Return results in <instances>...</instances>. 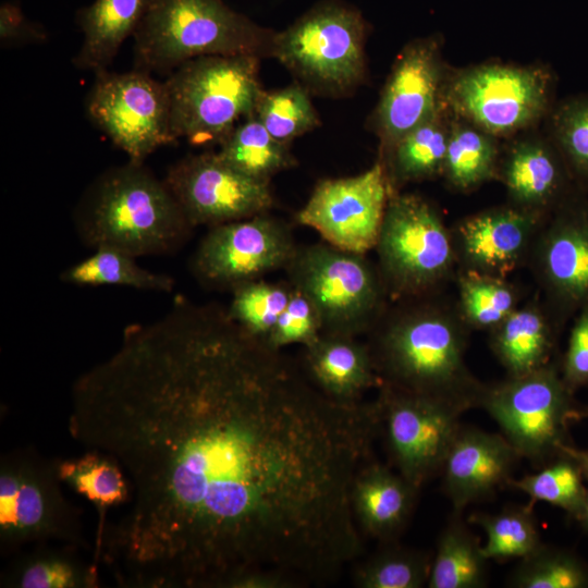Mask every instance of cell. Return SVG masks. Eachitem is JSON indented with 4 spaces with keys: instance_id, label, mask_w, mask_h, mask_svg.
Here are the masks:
<instances>
[{
    "instance_id": "1",
    "label": "cell",
    "mask_w": 588,
    "mask_h": 588,
    "mask_svg": "<svg viewBox=\"0 0 588 588\" xmlns=\"http://www.w3.org/2000/svg\"><path fill=\"white\" fill-rule=\"evenodd\" d=\"M69 431L119 464L130 507L99 553L139 588H292L355 548L372 418L320 391L226 308L182 296L74 382Z\"/></svg>"
},
{
    "instance_id": "2",
    "label": "cell",
    "mask_w": 588,
    "mask_h": 588,
    "mask_svg": "<svg viewBox=\"0 0 588 588\" xmlns=\"http://www.w3.org/2000/svg\"><path fill=\"white\" fill-rule=\"evenodd\" d=\"M440 293L396 302L370 331L368 345L381 384L433 399L462 413L480 408L486 383L468 368L470 329L456 302Z\"/></svg>"
},
{
    "instance_id": "3",
    "label": "cell",
    "mask_w": 588,
    "mask_h": 588,
    "mask_svg": "<svg viewBox=\"0 0 588 588\" xmlns=\"http://www.w3.org/2000/svg\"><path fill=\"white\" fill-rule=\"evenodd\" d=\"M75 224L94 249L110 247L134 257L175 250L193 230L166 182L133 160L91 183L76 208Z\"/></svg>"
},
{
    "instance_id": "4",
    "label": "cell",
    "mask_w": 588,
    "mask_h": 588,
    "mask_svg": "<svg viewBox=\"0 0 588 588\" xmlns=\"http://www.w3.org/2000/svg\"><path fill=\"white\" fill-rule=\"evenodd\" d=\"M274 34L223 0H150L133 35L134 69L169 75L198 57H270Z\"/></svg>"
},
{
    "instance_id": "5",
    "label": "cell",
    "mask_w": 588,
    "mask_h": 588,
    "mask_svg": "<svg viewBox=\"0 0 588 588\" xmlns=\"http://www.w3.org/2000/svg\"><path fill=\"white\" fill-rule=\"evenodd\" d=\"M367 32V22L354 5L322 0L275 32L270 57L309 93L345 96L365 78Z\"/></svg>"
},
{
    "instance_id": "6",
    "label": "cell",
    "mask_w": 588,
    "mask_h": 588,
    "mask_svg": "<svg viewBox=\"0 0 588 588\" xmlns=\"http://www.w3.org/2000/svg\"><path fill=\"white\" fill-rule=\"evenodd\" d=\"M255 56L192 59L166 78L172 134L193 146L218 145L254 114L262 91Z\"/></svg>"
},
{
    "instance_id": "7",
    "label": "cell",
    "mask_w": 588,
    "mask_h": 588,
    "mask_svg": "<svg viewBox=\"0 0 588 588\" xmlns=\"http://www.w3.org/2000/svg\"><path fill=\"white\" fill-rule=\"evenodd\" d=\"M378 270L393 302L440 293L457 271L451 228L420 195H390L378 241Z\"/></svg>"
},
{
    "instance_id": "8",
    "label": "cell",
    "mask_w": 588,
    "mask_h": 588,
    "mask_svg": "<svg viewBox=\"0 0 588 588\" xmlns=\"http://www.w3.org/2000/svg\"><path fill=\"white\" fill-rule=\"evenodd\" d=\"M285 270L290 284L316 307L323 333L356 338L370 332L388 309L378 267L365 254L327 242L297 246Z\"/></svg>"
},
{
    "instance_id": "9",
    "label": "cell",
    "mask_w": 588,
    "mask_h": 588,
    "mask_svg": "<svg viewBox=\"0 0 588 588\" xmlns=\"http://www.w3.org/2000/svg\"><path fill=\"white\" fill-rule=\"evenodd\" d=\"M480 408L498 424L519 457L536 468L562 454L569 443V426L581 419V408L555 360L528 375L486 384Z\"/></svg>"
},
{
    "instance_id": "10",
    "label": "cell",
    "mask_w": 588,
    "mask_h": 588,
    "mask_svg": "<svg viewBox=\"0 0 588 588\" xmlns=\"http://www.w3.org/2000/svg\"><path fill=\"white\" fill-rule=\"evenodd\" d=\"M552 95L547 66L488 62L450 72L444 103L451 115L501 138L548 118Z\"/></svg>"
},
{
    "instance_id": "11",
    "label": "cell",
    "mask_w": 588,
    "mask_h": 588,
    "mask_svg": "<svg viewBox=\"0 0 588 588\" xmlns=\"http://www.w3.org/2000/svg\"><path fill=\"white\" fill-rule=\"evenodd\" d=\"M57 462L30 450L5 454L0 466V541L4 549L50 539L79 540L77 516L60 489Z\"/></svg>"
},
{
    "instance_id": "12",
    "label": "cell",
    "mask_w": 588,
    "mask_h": 588,
    "mask_svg": "<svg viewBox=\"0 0 588 588\" xmlns=\"http://www.w3.org/2000/svg\"><path fill=\"white\" fill-rule=\"evenodd\" d=\"M95 75L87 114L128 160L144 162L157 149L176 143L164 81L136 69Z\"/></svg>"
},
{
    "instance_id": "13",
    "label": "cell",
    "mask_w": 588,
    "mask_h": 588,
    "mask_svg": "<svg viewBox=\"0 0 588 588\" xmlns=\"http://www.w3.org/2000/svg\"><path fill=\"white\" fill-rule=\"evenodd\" d=\"M526 265L561 329L588 306V198L578 188L539 228Z\"/></svg>"
},
{
    "instance_id": "14",
    "label": "cell",
    "mask_w": 588,
    "mask_h": 588,
    "mask_svg": "<svg viewBox=\"0 0 588 588\" xmlns=\"http://www.w3.org/2000/svg\"><path fill=\"white\" fill-rule=\"evenodd\" d=\"M380 432L391 463L417 488L441 473L462 427V412L446 403L379 387Z\"/></svg>"
},
{
    "instance_id": "15",
    "label": "cell",
    "mask_w": 588,
    "mask_h": 588,
    "mask_svg": "<svg viewBox=\"0 0 588 588\" xmlns=\"http://www.w3.org/2000/svg\"><path fill=\"white\" fill-rule=\"evenodd\" d=\"M296 249L290 226L264 212L209 228L195 250L192 269L204 284L232 291L285 269Z\"/></svg>"
},
{
    "instance_id": "16",
    "label": "cell",
    "mask_w": 588,
    "mask_h": 588,
    "mask_svg": "<svg viewBox=\"0 0 588 588\" xmlns=\"http://www.w3.org/2000/svg\"><path fill=\"white\" fill-rule=\"evenodd\" d=\"M390 195L378 160L360 174L318 182L296 220L335 247L366 254L376 247Z\"/></svg>"
},
{
    "instance_id": "17",
    "label": "cell",
    "mask_w": 588,
    "mask_h": 588,
    "mask_svg": "<svg viewBox=\"0 0 588 588\" xmlns=\"http://www.w3.org/2000/svg\"><path fill=\"white\" fill-rule=\"evenodd\" d=\"M163 181L193 228L249 218L273 205L270 183L244 175L216 151L184 157Z\"/></svg>"
},
{
    "instance_id": "18",
    "label": "cell",
    "mask_w": 588,
    "mask_h": 588,
    "mask_svg": "<svg viewBox=\"0 0 588 588\" xmlns=\"http://www.w3.org/2000/svg\"><path fill=\"white\" fill-rule=\"evenodd\" d=\"M450 71L434 36L416 38L399 53L372 114L380 156L445 107Z\"/></svg>"
},
{
    "instance_id": "19",
    "label": "cell",
    "mask_w": 588,
    "mask_h": 588,
    "mask_svg": "<svg viewBox=\"0 0 588 588\" xmlns=\"http://www.w3.org/2000/svg\"><path fill=\"white\" fill-rule=\"evenodd\" d=\"M544 220L510 203L458 220L451 228L457 270L507 278L526 265Z\"/></svg>"
},
{
    "instance_id": "20",
    "label": "cell",
    "mask_w": 588,
    "mask_h": 588,
    "mask_svg": "<svg viewBox=\"0 0 588 588\" xmlns=\"http://www.w3.org/2000/svg\"><path fill=\"white\" fill-rule=\"evenodd\" d=\"M497 180L510 204L543 218L579 188L550 137L538 135L515 137L502 148Z\"/></svg>"
},
{
    "instance_id": "21",
    "label": "cell",
    "mask_w": 588,
    "mask_h": 588,
    "mask_svg": "<svg viewBox=\"0 0 588 588\" xmlns=\"http://www.w3.org/2000/svg\"><path fill=\"white\" fill-rule=\"evenodd\" d=\"M518 460L502 434L462 426L440 473L453 512L462 513L469 504L487 500L509 486Z\"/></svg>"
},
{
    "instance_id": "22",
    "label": "cell",
    "mask_w": 588,
    "mask_h": 588,
    "mask_svg": "<svg viewBox=\"0 0 588 588\" xmlns=\"http://www.w3.org/2000/svg\"><path fill=\"white\" fill-rule=\"evenodd\" d=\"M305 367L320 391L341 402L359 401L381 384L368 345L355 336L322 332L305 347Z\"/></svg>"
},
{
    "instance_id": "23",
    "label": "cell",
    "mask_w": 588,
    "mask_h": 588,
    "mask_svg": "<svg viewBox=\"0 0 588 588\" xmlns=\"http://www.w3.org/2000/svg\"><path fill=\"white\" fill-rule=\"evenodd\" d=\"M418 489L399 473L369 462L357 474L352 488L353 511L362 532L390 542L405 528Z\"/></svg>"
},
{
    "instance_id": "24",
    "label": "cell",
    "mask_w": 588,
    "mask_h": 588,
    "mask_svg": "<svg viewBox=\"0 0 588 588\" xmlns=\"http://www.w3.org/2000/svg\"><path fill=\"white\" fill-rule=\"evenodd\" d=\"M559 329L543 302L534 298L489 331V345L507 377H522L553 362Z\"/></svg>"
},
{
    "instance_id": "25",
    "label": "cell",
    "mask_w": 588,
    "mask_h": 588,
    "mask_svg": "<svg viewBox=\"0 0 588 588\" xmlns=\"http://www.w3.org/2000/svg\"><path fill=\"white\" fill-rule=\"evenodd\" d=\"M150 0H94L76 12L83 40L73 65L94 74L108 70L122 44L133 37Z\"/></svg>"
},
{
    "instance_id": "26",
    "label": "cell",
    "mask_w": 588,
    "mask_h": 588,
    "mask_svg": "<svg viewBox=\"0 0 588 588\" xmlns=\"http://www.w3.org/2000/svg\"><path fill=\"white\" fill-rule=\"evenodd\" d=\"M451 114L446 106L406 133L380 156L391 194L408 183L442 175L450 133Z\"/></svg>"
},
{
    "instance_id": "27",
    "label": "cell",
    "mask_w": 588,
    "mask_h": 588,
    "mask_svg": "<svg viewBox=\"0 0 588 588\" xmlns=\"http://www.w3.org/2000/svg\"><path fill=\"white\" fill-rule=\"evenodd\" d=\"M499 138L451 115L442 177L449 187L469 193L498 179Z\"/></svg>"
},
{
    "instance_id": "28",
    "label": "cell",
    "mask_w": 588,
    "mask_h": 588,
    "mask_svg": "<svg viewBox=\"0 0 588 588\" xmlns=\"http://www.w3.org/2000/svg\"><path fill=\"white\" fill-rule=\"evenodd\" d=\"M218 147L220 159L258 182L270 183L297 164L290 145L274 138L254 114L237 123Z\"/></svg>"
},
{
    "instance_id": "29",
    "label": "cell",
    "mask_w": 588,
    "mask_h": 588,
    "mask_svg": "<svg viewBox=\"0 0 588 588\" xmlns=\"http://www.w3.org/2000/svg\"><path fill=\"white\" fill-rule=\"evenodd\" d=\"M453 512L442 529L431 561L429 588H481L488 584V559L477 538Z\"/></svg>"
},
{
    "instance_id": "30",
    "label": "cell",
    "mask_w": 588,
    "mask_h": 588,
    "mask_svg": "<svg viewBox=\"0 0 588 588\" xmlns=\"http://www.w3.org/2000/svg\"><path fill=\"white\" fill-rule=\"evenodd\" d=\"M60 278L77 286L117 285L156 292H171L174 287L170 275L149 271L136 262V257L110 247L96 248Z\"/></svg>"
},
{
    "instance_id": "31",
    "label": "cell",
    "mask_w": 588,
    "mask_h": 588,
    "mask_svg": "<svg viewBox=\"0 0 588 588\" xmlns=\"http://www.w3.org/2000/svg\"><path fill=\"white\" fill-rule=\"evenodd\" d=\"M457 309L470 330L490 331L511 315L520 301L507 278L457 270Z\"/></svg>"
},
{
    "instance_id": "32",
    "label": "cell",
    "mask_w": 588,
    "mask_h": 588,
    "mask_svg": "<svg viewBox=\"0 0 588 588\" xmlns=\"http://www.w3.org/2000/svg\"><path fill=\"white\" fill-rule=\"evenodd\" d=\"M57 469L61 481L93 503L99 515L130 501L131 488L123 470L100 452L87 450L79 457L57 462Z\"/></svg>"
},
{
    "instance_id": "33",
    "label": "cell",
    "mask_w": 588,
    "mask_h": 588,
    "mask_svg": "<svg viewBox=\"0 0 588 588\" xmlns=\"http://www.w3.org/2000/svg\"><path fill=\"white\" fill-rule=\"evenodd\" d=\"M470 520L486 532L481 550L488 560L523 559L543 543L530 504L510 505L492 514L475 513Z\"/></svg>"
},
{
    "instance_id": "34",
    "label": "cell",
    "mask_w": 588,
    "mask_h": 588,
    "mask_svg": "<svg viewBox=\"0 0 588 588\" xmlns=\"http://www.w3.org/2000/svg\"><path fill=\"white\" fill-rule=\"evenodd\" d=\"M293 293L290 282L249 281L232 290L230 318L247 334L266 342Z\"/></svg>"
},
{
    "instance_id": "35",
    "label": "cell",
    "mask_w": 588,
    "mask_h": 588,
    "mask_svg": "<svg viewBox=\"0 0 588 588\" xmlns=\"http://www.w3.org/2000/svg\"><path fill=\"white\" fill-rule=\"evenodd\" d=\"M254 115L274 138L289 145L320 125L310 93L297 82L280 89H262Z\"/></svg>"
},
{
    "instance_id": "36",
    "label": "cell",
    "mask_w": 588,
    "mask_h": 588,
    "mask_svg": "<svg viewBox=\"0 0 588 588\" xmlns=\"http://www.w3.org/2000/svg\"><path fill=\"white\" fill-rule=\"evenodd\" d=\"M506 584L513 588H588V564L571 551L542 543L520 559Z\"/></svg>"
},
{
    "instance_id": "37",
    "label": "cell",
    "mask_w": 588,
    "mask_h": 588,
    "mask_svg": "<svg viewBox=\"0 0 588 588\" xmlns=\"http://www.w3.org/2000/svg\"><path fill=\"white\" fill-rule=\"evenodd\" d=\"M509 486L527 494L532 502L542 501L560 507L576 518L588 488L578 465L566 454L538 468L537 473L511 479Z\"/></svg>"
},
{
    "instance_id": "38",
    "label": "cell",
    "mask_w": 588,
    "mask_h": 588,
    "mask_svg": "<svg viewBox=\"0 0 588 588\" xmlns=\"http://www.w3.org/2000/svg\"><path fill=\"white\" fill-rule=\"evenodd\" d=\"M431 561L425 552L389 546L356 568L354 584L362 588H420L428 583Z\"/></svg>"
},
{
    "instance_id": "39",
    "label": "cell",
    "mask_w": 588,
    "mask_h": 588,
    "mask_svg": "<svg viewBox=\"0 0 588 588\" xmlns=\"http://www.w3.org/2000/svg\"><path fill=\"white\" fill-rule=\"evenodd\" d=\"M550 139L562 155L576 185L588 189V95L567 98L552 108Z\"/></svg>"
},
{
    "instance_id": "40",
    "label": "cell",
    "mask_w": 588,
    "mask_h": 588,
    "mask_svg": "<svg viewBox=\"0 0 588 588\" xmlns=\"http://www.w3.org/2000/svg\"><path fill=\"white\" fill-rule=\"evenodd\" d=\"M8 583L20 588H91L98 578L95 565L65 552L39 551L21 562Z\"/></svg>"
},
{
    "instance_id": "41",
    "label": "cell",
    "mask_w": 588,
    "mask_h": 588,
    "mask_svg": "<svg viewBox=\"0 0 588 588\" xmlns=\"http://www.w3.org/2000/svg\"><path fill=\"white\" fill-rule=\"evenodd\" d=\"M321 333L322 323L316 307L306 295L293 287L292 296L279 316L266 346L273 351L291 344L306 347Z\"/></svg>"
},
{
    "instance_id": "42",
    "label": "cell",
    "mask_w": 588,
    "mask_h": 588,
    "mask_svg": "<svg viewBox=\"0 0 588 588\" xmlns=\"http://www.w3.org/2000/svg\"><path fill=\"white\" fill-rule=\"evenodd\" d=\"M560 370L572 392L588 385V306L576 314Z\"/></svg>"
},
{
    "instance_id": "43",
    "label": "cell",
    "mask_w": 588,
    "mask_h": 588,
    "mask_svg": "<svg viewBox=\"0 0 588 588\" xmlns=\"http://www.w3.org/2000/svg\"><path fill=\"white\" fill-rule=\"evenodd\" d=\"M48 38L46 29L30 21L15 1L0 5V40L4 45L40 44Z\"/></svg>"
},
{
    "instance_id": "44",
    "label": "cell",
    "mask_w": 588,
    "mask_h": 588,
    "mask_svg": "<svg viewBox=\"0 0 588 588\" xmlns=\"http://www.w3.org/2000/svg\"><path fill=\"white\" fill-rule=\"evenodd\" d=\"M561 451L562 454H566L575 461L581 471L584 480L588 482V450H580L568 443L565 444Z\"/></svg>"
},
{
    "instance_id": "45",
    "label": "cell",
    "mask_w": 588,
    "mask_h": 588,
    "mask_svg": "<svg viewBox=\"0 0 588 588\" xmlns=\"http://www.w3.org/2000/svg\"><path fill=\"white\" fill-rule=\"evenodd\" d=\"M575 519H577L583 526V528L586 531H588V491H587L585 501L583 503V506Z\"/></svg>"
},
{
    "instance_id": "46",
    "label": "cell",
    "mask_w": 588,
    "mask_h": 588,
    "mask_svg": "<svg viewBox=\"0 0 588 588\" xmlns=\"http://www.w3.org/2000/svg\"><path fill=\"white\" fill-rule=\"evenodd\" d=\"M581 418H588V406L581 408L580 411Z\"/></svg>"
}]
</instances>
